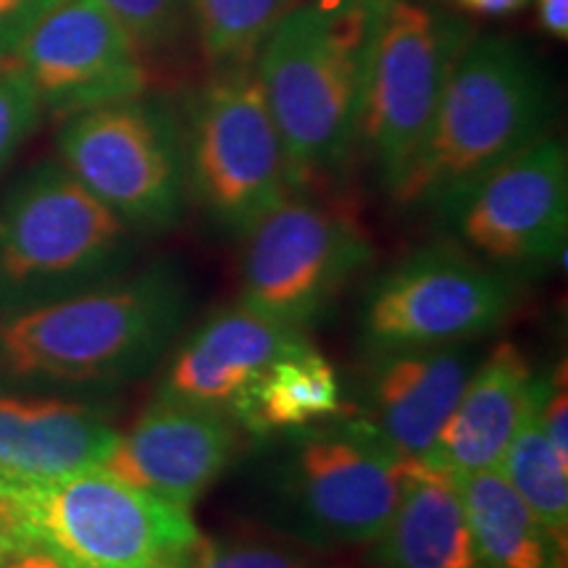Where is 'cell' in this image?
Segmentation results:
<instances>
[{
    "label": "cell",
    "mask_w": 568,
    "mask_h": 568,
    "mask_svg": "<svg viewBox=\"0 0 568 568\" xmlns=\"http://www.w3.org/2000/svg\"><path fill=\"white\" fill-rule=\"evenodd\" d=\"M42 105L74 116L145 95L148 55L103 0H61L13 51Z\"/></svg>",
    "instance_id": "13"
},
{
    "label": "cell",
    "mask_w": 568,
    "mask_h": 568,
    "mask_svg": "<svg viewBox=\"0 0 568 568\" xmlns=\"http://www.w3.org/2000/svg\"><path fill=\"white\" fill-rule=\"evenodd\" d=\"M193 311L174 261L0 318V372L17 379L126 382L159 366Z\"/></svg>",
    "instance_id": "3"
},
{
    "label": "cell",
    "mask_w": 568,
    "mask_h": 568,
    "mask_svg": "<svg viewBox=\"0 0 568 568\" xmlns=\"http://www.w3.org/2000/svg\"><path fill=\"white\" fill-rule=\"evenodd\" d=\"M119 432L80 403L0 395V481L53 479L103 466Z\"/></svg>",
    "instance_id": "18"
},
{
    "label": "cell",
    "mask_w": 568,
    "mask_h": 568,
    "mask_svg": "<svg viewBox=\"0 0 568 568\" xmlns=\"http://www.w3.org/2000/svg\"><path fill=\"white\" fill-rule=\"evenodd\" d=\"M542 385L545 376L514 343L495 345L479 358L435 445L418 460L450 474L497 468Z\"/></svg>",
    "instance_id": "17"
},
{
    "label": "cell",
    "mask_w": 568,
    "mask_h": 568,
    "mask_svg": "<svg viewBox=\"0 0 568 568\" xmlns=\"http://www.w3.org/2000/svg\"><path fill=\"white\" fill-rule=\"evenodd\" d=\"M453 477L481 568H566V539L531 514L497 468Z\"/></svg>",
    "instance_id": "21"
},
{
    "label": "cell",
    "mask_w": 568,
    "mask_h": 568,
    "mask_svg": "<svg viewBox=\"0 0 568 568\" xmlns=\"http://www.w3.org/2000/svg\"><path fill=\"white\" fill-rule=\"evenodd\" d=\"M382 568H481L450 471L408 460L400 497L376 539Z\"/></svg>",
    "instance_id": "19"
},
{
    "label": "cell",
    "mask_w": 568,
    "mask_h": 568,
    "mask_svg": "<svg viewBox=\"0 0 568 568\" xmlns=\"http://www.w3.org/2000/svg\"><path fill=\"white\" fill-rule=\"evenodd\" d=\"M61 0H0V59H11L24 34Z\"/></svg>",
    "instance_id": "27"
},
{
    "label": "cell",
    "mask_w": 568,
    "mask_h": 568,
    "mask_svg": "<svg viewBox=\"0 0 568 568\" xmlns=\"http://www.w3.org/2000/svg\"><path fill=\"white\" fill-rule=\"evenodd\" d=\"M243 435V426L224 410L153 397L132 429L116 437L101 468L193 510L234 464Z\"/></svg>",
    "instance_id": "14"
},
{
    "label": "cell",
    "mask_w": 568,
    "mask_h": 568,
    "mask_svg": "<svg viewBox=\"0 0 568 568\" xmlns=\"http://www.w3.org/2000/svg\"><path fill=\"white\" fill-rule=\"evenodd\" d=\"M187 568H316L303 552L272 539L243 535H201Z\"/></svg>",
    "instance_id": "25"
},
{
    "label": "cell",
    "mask_w": 568,
    "mask_h": 568,
    "mask_svg": "<svg viewBox=\"0 0 568 568\" xmlns=\"http://www.w3.org/2000/svg\"><path fill=\"white\" fill-rule=\"evenodd\" d=\"M40 98L24 71L13 63L0 67V169L11 161L19 145L30 138L40 116Z\"/></svg>",
    "instance_id": "26"
},
{
    "label": "cell",
    "mask_w": 568,
    "mask_h": 568,
    "mask_svg": "<svg viewBox=\"0 0 568 568\" xmlns=\"http://www.w3.org/2000/svg\"><path fill=\"white\" fill-rule=\"evenodd\" d=\"M3 568H67V566H63L53 552L40 548V545H30V548L17 552V556H13Z\"/></svg>",
    "instance_id": "32"
},
{
    "label": "cell",
    "mask_w": 568,
    "mask_h": 568,
    "mask_svg": "<svg viewBox=\"0 0 568 568\" xmlns=\"http://www.w3.org/2000/svg\"><path fill=\"white\" fill-rule=\"evenodd\" d=\"M308 343L305 332L287 329L234 305L205 318L169 361L155 397L224 410L247 393L255 376L280 355Z\"/></svg>",
    "instance_id": "16"
},
{
    "label": "cell",
    "mask_w": 568,
    "mask_h": 568,
    "mask_svg": "<svg viewBox=\"0 0 568 568\" xmlns=\"http://www.w3.org/2000/svg\"><path fill=\"white\" fill-rule=\"evenodd\" d=\"M568 385H566V364H560L552 379L545 382L542 403H539V418H542L545 435L556 453L568 464Z\"/></svg>",
    "instance_id": "28"
},
{
    "label": "cell",
    "mask_w": 568,
    "mask_h": 568,
    "mask_svg": "<svg viewBox=\"0 0 568 568\" xmlns=\"http://www.w3.org/2000/svg\"><path fill=\"white\" fill-rule=\"evenodd\" d=\"M240 305L305 332L372 261V240L347 205L290 193L243 237Z\"/></svg>",
    "instance_id": "8"
},
{
    "label": "cell",
    "mask_w": 568,
    "mask_h": 568,
    "mask_svg": "<svg viewBox=\"0 0 568 568\" xmlns=\"http://www.w3.org/2000/svg\"><path fill=\"white\" fill-rule=\"evenodd\" d=\"M184 126L190 201L240 240L293 193L287 159L255 67L216 69Z\"/></svg>",
    "instance_id": "7"
},
{
    "label": "cell",
    "mask_w": 568,
    "mask_h": 568,
    "mask_svg": "<svg viewBox=\"0 0 568 568\" xmlns=\"http://www.w3.org/2000/svg\"><path fill=\"white\" fill-rule=\"evenodd\" d=\"M132 230L59 163H42L0 211V303L55 295L126 266Z\"/></svg>",
    "instance_id": "10"
},
{
    "label": "cell",
    "mask_w": 568,
    "mask_h": 568,
    "mask_svg": "<svg viewBox=\"0 0 568 568\" xmlns=\"http://www.w3.org/2000/svg\"><path fill=\"white\" fill-rule=\"evenodd\" d=\"M550 113V84L535 53L508 34H474L389 197L447 222L489 172L548 134Z\"/></svg>",
    "instance_id": "2"
},
{
    "label": "cell",
    "mask_w": 568,
    "mask_h": 568,
    "mask_svg": "<svg viewBox=\"0 0 568 568\" xmlns=\"http://www.w3.org/2000/svg\"><path fill=\"white\" fill-rule=\"evenodd\" d=\"M0 500L67 568H187L201 537L193 510L82 468L53 479L0 481Z\"/></svg>",
    "instance_id": "5"
},
{
    "label": "cell",
    "mask_w": 568,
    "mask_h": 568,
    "mask_svg": "<svg viewBox=\"0 0 568 568\" xmlns=\"http://www.w3.org/2000/svg\"><path fill=\"white\" fill-rule=\"evenodd\" d=\"M366 376L368 424L400 456H426L481 355L471 343L374 353Z\"/></svg>",
    "instance_id": "15"
},
{
    "label": "cell",
    "mask_w": 568,
    "mask_h": 568,
    "mask_svg": "<svg viewBox=\"0 0 568 568\" xmlns=\"http://www.w3.org/2000/svg\"><path fill=\"white\" fill-rule=\"evenodd\" d=\"M474 258L514 274L564 253L568 232V153L545 134L489 172L447 219Z\"/></svg>",
    "instance_id": "12"
},
{
    "label": "cell",
    "mask_w": 568,
    "mask_h": 568,
    "mask_svg": "<svg viewBox=\"0 0 568 568\" xmlns=\"http://www.w3.org/2000/svg\"><path fill=\"white\" fill-rule=\"evenodd\" d=\"M295 0H190L197 45L213 69L251 67Z\"/></svg>",
    "instance_id": "23"
},
{
    "label": "cell",
    "mask_w": 568,
    "mask_h": 568,
    "mask_svg": "<svg viewBox=\"0 0 568 568\" xmlns=\"http://www.w3.org/2000/svg\"><path fill=\"white\" fill-rule=\"evenodd\" d=\"M453 3L477 17H508V13L521 11L529 0H453Z\"/></svg>",
    "instance_id": "31"
},
{
    "label": "cell",
    "mask_w": 568,
    "mask_h": 568,
    "mask_svg": "<svg viewBox=\"0 0 568 568\" xmlns=\"http://www.w3.org/2000/svg\"><path fill=\"white\" fill-rule=\"evenodd\" d=\"M514 274L474 258L458 243L424 245L376 276L361 311L368 353L477 343L506 322Z\"/></svg>",
    "instance_id": "11"
},
{
    "label": "cell",
    "mask_w": 568,
    "mask_h": 568,
    "mask_svg": "<svg viewBox=\"0 0 568 568\" xmlns=\"http://www.w3.org/2000/svg\"><path fill=\"white\" fill-rule=\"evenodd\" d=\"M63 169L132 232H169L190 205L184 126L155 98L80 111L63 126Z\"/></svg>",
    "instance_id": "9"
},
{
    "label": "cell",
    "mask_w": 568,
    "mask_h": 568,
    "mask_svg": "<svg viewBox=\"0 0 568 568\" xmlns=\"http://www.w3.org/2000/svg\"><path fill=\"white\" fill-rule=\"evenodd\" d=\"M358 3L374 6V9H385V6H389V3H393V0H358Z\"/></svg>",
    "instance_id": "33"
},
{
    "label": "cell",
    "mask_w": 568,
    "mask_h": 568,
    "mask_svg": "<svg viewBox=\"0 0 568 568\" xmlns=\"http://www.w3.org/2000/svg\"><path fill=\"white\" fill-rule=\"evenodd\" d=\"M264 516L314 550L374 545L400 497L408 460L366 418L335 416L282 435Z\"/></svg>",
    "instance_id": "4"
},
{
    "label": "cell",
    "mask_w": 568,
    "mask_h": 568,
    "mask_svg": "<svg viewBox=\"0 0 568 568\" xmlns=\"http://www.w3.org/2000/svg\"><path fill=\"white\" fill-rule=\"evenodd\" d=\"M30 537L24 535V529H21L13 510L0 500V568L9 564L17 552L30 548Z\"/></svg>",
    "instance_id": "29"
},
{
    "label": "cell",
    "mask_w": 568,
    "mask_h": 568,
    "mask_svg": "<svg viewBox=\"0 0 568 568\" xmlns=\"http://www.w3.org/2000/svg\"><path fill=\"white\" fill-rule=\"evenodd\" d=\"M474 30L443 9L393 0L368 45L355 151L389 195L429 132L439 98Z\"/></svg>",
    "instance_id": "6"
},
{
    "label": "cell",
    "mask_w": 568,
    "mask_h": 568,
    "mask_svg": "<svg viewBox=\"0 0 568 568\" xmlns=\"http://www.w3.org/2000/svg\"><path fill=\"white\" fill-rule=\"evenodd\" d=\"M385 9L295 0L255 55L293 193L324 184L355 153L366 55Z\"/></svg>",
    "instance_id": "1"
},
{
    "label": "cell",
    "mask_w": 568,
    "mask_h": 568,
    "mask_svg": "<svg viewBox=\"0 0 568 568\" xmlns=\"http://www.w3.org/2000/svg\"><path fill=\"white\" fill-rule=\"evenodd\" d=\"M148 59L174 51L193 32L190 0H103Z\"/></svg>",
    "instance_id": "24"
},
{
    "label": "cell",
    "mask_w": 568,
    "mask_h": 568,
    "mask_svg": "<svg viewBox=\"0 0 568 568\" xmlns=\"http://www.w3.org/2000/svg\"><path fill=\"white\" fill-rule=\"evenodd\" d=\"M343 414V385L335 366L311 343L287 351L255 376L232 408L253 437H282Z\"/></svg>",
    "instance_id": "20"
},
{
    "label": "cell",
    "mask_w": 568,
    "mask_h": 568,
    "mask_svg": "<svg viewBox=\"0 0 568 568\" xmlns=\"http://www.w3.org/2000/svg\"><path fill=\"white\" fill-rule=\"evenodd\" d=\"M539 27L552 40H568V0H535Z\"/></svg>",
    "instance_id": "30"
},
{
    "label": "cell",
    "mask_w": 568,
    "mask_h": 568,
    "mask_svg": "<svg viewBox=\"0 0 568 568\" xmlns=\"http://www.w3.org/2000/svg\"><path fill=\"white\" fill-rule=\"evenodd\" d=\"M548 382V379H545ZM545 393V385H542ZM537 395L535 406L518 426L516 437L510 439L506 456L497 471L516 489V495L531 508L545 527H550L558 537L566 539L568 531V464L558 456L556 447L545 435L542 418H539Z\"/></svg>",
    "instance_id": "22"
}]
</instances>
